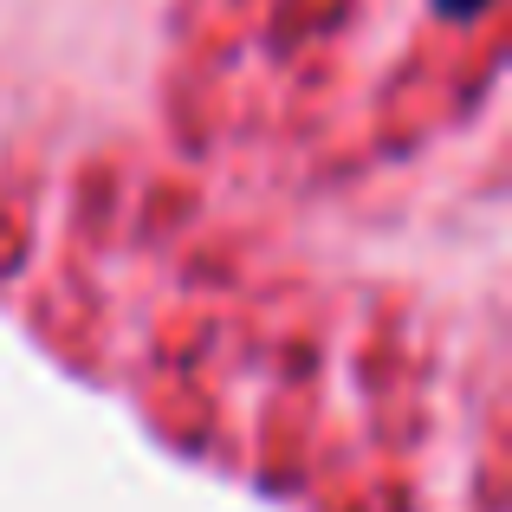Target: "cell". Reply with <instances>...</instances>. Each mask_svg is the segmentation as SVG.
Here are the masks:
<instances>
[{
	"label": "cell",
	"mask_w": 512,
	"mask_h": 512,
	"mask_svg": "<svg viewBox=\"0 0 512 512\" xmlns=\"http://www.w3.org/2000/svg\"><path fill=\"white\" fill-rule=\"evenodd\" d=\"M467 7H480V0H441V13H467Z\"/></svg>",
	"instance_id": "cell-1"
}]
</instances>
